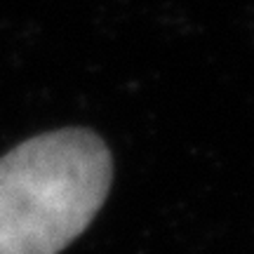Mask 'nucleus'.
Returning <instances> with one entry per match:
<instances>
[{
  "mask_svg": "<svg viewBox=\"0 0 254 254\" xmlns=\"http://www.w3.org/2000/svg\"><path fill=\"white\" fill-rule=\"evenodd\" d=\"M113 163L90 129L33 136L0 158V254H59L109 195Z\"/></svg>",
  "mask_w": 254,
  "mask_h": 254,
  "instance_id": "1",
  "label": "nucleus"
}]
</instances>
